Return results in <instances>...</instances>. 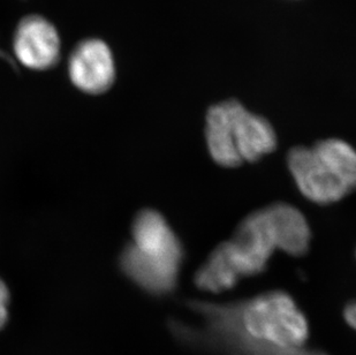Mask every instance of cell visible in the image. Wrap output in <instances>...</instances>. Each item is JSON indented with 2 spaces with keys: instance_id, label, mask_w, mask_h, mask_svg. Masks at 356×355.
Listing matches in <instances>:
<instances>
[{
  "instance_id": "4",
  "label": "cell",
  "mask_w": 356,
  "mask_h": 355,
  "mask_svg": "<svg viewBox=\"0 0 356 355\" xmlns=\"http://www.w3.org/2000/svg\"><path fill=\"white\" fill-rule=\"evenodd\" d=\"M218 246L240 278L266 271L271 255L278 249L275 228L266 207L245 216L232 239Z\"/></svg>"
},
{
  "instance_id": "1",
  "label": "cell",
  "mask_w": 356,
  "mask_h": 355,
  "mask_svg": "<svg viewBox=\"0 0 356 355\" xmlns=\"http://www.w3.org/2000/svg\"><path fill=\"white\" fill-rule=\"evenodd\" d=\"M133 242L120 256L124 275L150 294L175 291L185 258L184 247L163 214L145 209L135 217Z\"/></svg>"
},
{
  "instance_id": "6",
  "label": "cell",
  "mask_w": 356,
  "mask_h": 355,
  "mask_svg": "<svg viewBox=\"0 0 356 355\" xmlns=\"http://www.w3.org/2000/svg\"><path fill=\"white\" fill-rule=\"evenodd\" d=\"M68 74L75 87L87 94L108 90L115 79L110 47L101 40H87L79 44L68 61Z\"/></svg>"
},
{
  "instance_id": "8",
  "label": "cell",
  "mask_w": 356,
  "mask_h": 355,
  "mask_svg": "<svg viewBox=\"0 0 356 355\" xmlns=\"http://www.w3.org/2000/svg\"><path fill=\"white\" fill-rule=\"evenodd\" d=\"M240 279L219 246L210 253L194 276V283L201 291L213 294L232 290Z\"/></svg>"
},
{
  "instance_id": "3",
  "label": "cell",
  "mask_w": 356,
  "mask_h": 355,
  "mask_svg": "<svg viewBox=\"0 0 356 355\" xmlns=\"http://www.w3.org/2000/svg\"><path fill=\"white\" fill-rule=\"evenodd\" d=\"M286 159L300 193L316 205H332L356 191V150L343 140L298 145Z\"/></svg>"
},
{
  "instance_id": "2",
  "label": "cell",
  "mask_w": 356,
  "mask_h": 355,
  "mask_svg": "<svg viewBox=\"0 0 356 355\" xmlns=\"http://www.w3.org/2000/svg\"><path fill=\"white\" fill-rule=\"evenodd\" d=\"M204 135L212 161L226 168L261 161L276 150L278 143L271 123L236 100L209 107Z\"/></svg>"
},
{
  "instance_id": "5",
  "label": "cell",
  "mask_w": 356,
  "mask_h": 355,
  "mask_svg": "<svg viewBox=\"0 0 356 355\" xmlns=\"http://www.w3.org/2000/svg\"><path fill=\"white\" fill-rule=\"evenodd\" d=\"M60 47L57 29L38 15L24 17L14 35V54L21 64L31 70L54 68L60 58Z\"/></svg>"
},
{
  "instance_id": "10",
  "label": "cell",
  "mask_w": 356,
  "mask_h": 355,
  "mask_svg": "<svg viewBox=\"0 0 356 355\" xmlns=\"http://www.w3.org/2000/svg\"><path fill=\"white\" fill-rule=\"evenodd\" d=\"M343 319L347 324L356 330V301H352L343 309Z\"/></svg>"
},
{
  "instance_id": "9",
  "label": "cell",
  "mask_w": 356,
  "mask_h": 355,
  "mask_svg": "<svg viewBox=\"0 0 356 355\" xmlns=\"http://www.w3.org/2000/svg\"><path fill=\"white\" fill-rule=\"evenodd\" d=\"M8 302H10V292L6 284L0 279V329L6 324L8 319Z\"/></svg>"
},
{
  "instance_id": "7",
  "label": "cell",
  "mask_w": 356,
  "mask_h": 355,
  "mask_svg": "<svg viewBox=\"0 0 356 355\" xmlns=\"http://www.w3.org/2000/svg\"><path fill=\"white\" fill-rule=\"evenodd\" d=\"M266 209L275 228L278 251L294 258L307 254L312 242V230L305 214L285 202H276L266 205Z\"/></svg>"
}]
</instances>
